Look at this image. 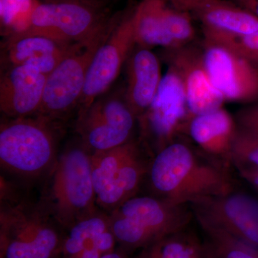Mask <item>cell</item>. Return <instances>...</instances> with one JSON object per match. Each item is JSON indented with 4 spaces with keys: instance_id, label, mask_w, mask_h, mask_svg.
<instances>
[{
    "instance_id": "20",
    "label": "cell",
    "mask_w": 258,
    "mask_h": 258,
    "mask_svg": "<svg viewBox=\"0 0 258 258\" xmlns=\"http://www.w3.org/2000/svg\"><path fill=\"white\" fill-rule=\"evenodd\" d=\"M145 258H205V246L186 230L163 237L142 249Z\"/></svg>"
},
{
    "instance_id": "23",
    "label": "cell",
    "mask_w": 258,
    "mask_h": 258,
    "mask_svg": "<svg viewBox=\"0 0 258 258\" xmlns=\"http://www.w3.org/2000/svg\"><path fill=\"white\" fill-rule=\"evenodd\" d=\"M37 0H0L2 25L8 31V36L25 31L30 25Z\"/></svg>"
},
{
    "instance_id": "17",
    "label": "cell",
    "mask_w": 258,
    "mask_h": 258,
    "mask_svg": "<svg viewBox=\"0 0 258 258\" xmlns=\"http://www.w3.org/2000/svg\"><path fill=\"white\" fill-rule=\"evenodd\" d=\"M238 125L235 117L225 108L195 115L187 133L205 154L225 166L232 164V152Z\"/></svg>"
},
{
    "instance_id": "25",
    "label": "cell",
    "mask_w": 258,
    "mask_h": 258,
    "mask_svg": "<svg viewBox=\"0 0 258 258\" xmlns=\"http://www.w3.org/2000/svg\"><path fill=\"white\" fill-rule=\"evenodd\" d=\"M235 117L240 128L258 135V101L241 108Z\"/></svg>"
},
{
    "instance_id": "16",
    "label": "cell",
    "mask_w": 258,
    "mask_h": 258,
    "mask_svg": "<svg viewBox=\"0 0 258 258\" xmlns=\"http://www.w3.org/2000/svg\"><path fill=\"white\" fill-rule=\"evenodd\" d=\"M88 45L57 41L38 35L22 37L6 40L5 58L8 67L29 66L48 76L66 57Z\"/></svg>"
},
{
    "instance_id": "24",
    "label": "cell",
    "mask_w": 258,
    "mask_h": 258,
    "mask_svg": "<svg viewBox=\"0 0 258 258\" xmlns=\"http://www.w3.org/2000/svg\"><path fill=\"white\" fill-rule=\"evenodd\" d=\"M232 164L258 166V135L238 126L232 152Z\"/></svg>"
},
{
    "instance_id": "31",
    "label": "cell",
    "mask_w": 258,
    "mask_h": 258,
    "mask_svg": "<svg viewBox=\"0 0 258 258\" xmlns=\"http://www.w3.org/2000/svg\"><path fill=\"white\" fill-rule=\"evenodd\" d=\"M59 1H67V0H43V2H59Z\"/></svg>"
},
{
    "instance_id": "6",
    "label": "cell",
    "mask_w": 258,
    "mask_h": 258,
    "mask_svg": "<svg viewBox=\"0 0 258 258\" xmlns=\"http://www.w3.org/2000/svg\"><path fill=\"white\" fill-rule=\"evenodd\" d=\"M43 208L25 203L2 205L0 257L57 258L63 239Z\"/></svg>"
},
{
    "instance_id": "19",
    "label": "cell",
    "mask_w": 258,
    "mask_h": 258,
    "mask_svg": "<svg viewBox=\"0 0 258 258\" xmlns=\"http://www.w3.org/2000/svg\"><path fill=\"white\" fill-rule=\"evenodd\" d=\"M201 22L203 29L247 35L258 31V18L248 10L225 0H215L197 6L190 11Z\"/></svg>"
},
{
    "instance_id": "12",
    "label": "cell",
    "mask_w": 258,
    "mask_h": 258,
    "mask_svg": "<svg viewBox=\"0 0 258 258\" xmlns=\"http://www.w3.org/2000/svg\"><path fill=\"white\" fill-rule=\"evenodd\" d=\"M204 61L214 86L225 101H258V70L249 60L215 42L203 40Z\"/></svg>"
},
{
    "instance_id": "28",
    "label": "cell",
    "mask_w": 258,
    "mask_h": 258,
    "mask_svg": "<svg viewBox=\"0 0 258 258\" xmlns=\"http://www.w3.org/2000/svg\"><path fill=\"white\" fill-rule=\"evenodd\" d=\"M241 8L248 10L258 18V0H236Z\"/></svg>"
},
{
    "instance_id": "10",
    "label": "cell",
    "mask_w": 258,
    "mask_h": 258,
    "mask_svg": "<svg viewBox=\"0 0 258 258\" xmlns=\"http://www.w3.org/2000/svg\"><path fill=\"white\" fill-rule=\"evenodd\" d=\"M136 45L135 20L130 6L91 61L79 103V114L87 111L113 84Z\"/></svg>"
},
{
    "instance_id": "27",
    "label": "cell",
    "mask_w": 258,
    "mask_h": 258,
    "mask_svg": "<svg viewBox=\"0 0 258 258\" xmlns=\"http://www.w3.org/2000/svg\"><path fill=\"white\" fill-rule=\"evenodd\" d=\"M172 4L179 9L189 12L196 8L197 6L210 2L215 1V0H171Z\"/></svg>"
},
{
    "instance_id": "18",
    "label": "cell",
    "mask_w": 258,
    "mask_h": 258,
    "mask_svg": "<svg viewBox=\"0 0 258 258\" xmlns=\"http://www.w3.org/2000/svg\"><path fill=\"white\" fill-rule=\"evenodd\" d=\"M132 8L137 46L171 48L169 32L177 12L171 0H142Z\"/></svg>"
},
{
    "instance_id": "8",
    "label": "cell",
    "mask_w": 258,
    "mask_h": 258,
    "mask_svg": "<svg viewBox=\"0 0 258 258\" xmlns=\"http://www.w3.org/2000/svg\"><path fill=\"white\" fill-rule=\"evenodd\" d=\"M157 96L138 124L144 144L154 154L176 142V137L187 132L190 113L184 86L174 68L167 66Z\"/></svg>"
},
{
    "instance_id": "1",
    "label": "cell",
    "mask_w": 258,
    "mask_h": 258,
    "mask_svg": "<svg viewBox=\"0 0 258 258\" xmlns=\"http://www.w3.org/2000/svg\"><path fill=\"white\" fill-rule=\"evenodd\" d=\"M226 168L204 160L187 144L174 142L154 155L148 176L154 197L189 205L235 190Z\"/></svg>"
},
{
    "instance_id": "21",
    "label": "cell",
    "mask_w": 258,
    "mask_h": 258,
    "mask_svg": "<svg viewBox=\"0 0 258 258\" xmlns=\"http://www.w3.org/2000/svg\"><path fill=\"white\" fill-rule=\"evenodd\" d=\"M111 228L109 215L96 211L81 219L69 230L63 239L62 254L63 258L76 255L92 244L97 235Z\"/></svg>"
},
{
    "instance_id": "5",
    "label": "cell",
    "mask_w": 258,
    "mask_h": 258,
    "mask_svg": "<svg viewBox=\"0 0 258 258\" xmlns=\"http://www.w3.org/2000/svg\"><path fill=\"white\" fill-rule=\"evenodd\" d=\"M52 120L37 115L3 122L0 127L2 168L25 178L38 177L50 171L57 159Z\"/></svg>"
},
{
    "instance_id": "11",
    "label": "cell",
    "mask_w": 258,
    "mask_h": 258,
    "mask_svg": "<svg viewBox=\"0 0 258 258\" xmlns=\"http://www.w3.org/2000/svg\"><path fill=\"white\" fill-rule=\"evenodd\" d=\"M201 227L218 229L258 248V200L234 191L190 204Z\"/></svg>"
},
{
    "instance_id": "30",
    "label": "cell",
    "mask_w": 258,
    "mask_h": 258,
    "mask_svg": "<svg viewBox=\"0 0 258 258\" xmlns=\"http://www.w3.org/2000/svg\"><path fill=\"white\" fill-rule=\"evenodd\" d=\"M252 64H254V67L258 70V55L255 57V59H254L253 62H252Z\"/></svg>"
},
{
    "instance_id": "4",
    "label": "cell",
    "mask_w": 258,
    "mask_h": 258,
    "mask_svg": "<svg viewBox=\"0 0 258 258\" xmlns=\"http://www.w3.org/2000/svg\"><path fill=\"white\" fill-rule=\"evenodd\" d=\"M120 13L109 18L101 0H67L39 3L25 31L8 40L38 35L69 43L89 44L113 26Z\"/></svg>"
},
{
    "instance_id": "33",
    "label": "cell",
    "mask_w": 258,
    "mask_h": 258,
    "mask_svg": "<svg viewBox=\"0 0 258 258\" xmlns=\"http://www.w3.org/2000/svg\"><path fill=\"white\" fill-rule=\"evenodd\" d=\"M128 2L129 3V5H130V6H132V4H133L134 0H128Z\"/></svg>"
},
{
    "instance_id": "22",
    "label": "cell",
    "mask_w": 258,
    "mask_h": 258,
    "mask_svg": "<svg viewBox=\"0 0 258 258\" xmlns=\"http://www.w3.org/2000/svg\"><path fill=\"white\" fill-rule=\"evenodd\" d=\"M208 236L206 252L212 258H258V248L218 229L202 227Z\"/></svg>"
},
{
    "instance_id": "32",
    "label": "cell",
    "mask_w": 258,
    "mask_h": 258,
    "mask_svg": "<svg viewBox=\"0 0 258 258\" xmlns=\"http://www.w3.org/2000/svg\"><path fill=\"white\" fill-rule=\"evenodd\" d=\"M137 258H145V257H144L143 252H142H142H141V254H139L138 257H137Z\"/></svg>"
},
{
    "instance_id": "9",
    "label": "cell",
    "mask_w": 258,
    "mask_h": 258,
    "mask_svg": "<svg viewBox=\"0 0 258 258\" xmlns=\"http://www.w3.org/2000/svg\"><path fill=\"white\" fill-rule=\"evenodd\" d=\"M117 21L91 43L66 57L47 76L41 106L37 115L55 120L79 105L91 61Z\"/></svg>"
},
{
    "instance_id": "15",
    "label": "cell",
    "mask_w": 258,
    "mask_h": 258,
    "mask_svg": "<svg viewBox=\"0 0 258 258\" xmlns=\"http://www.w3.org/2000/svg\"><path fill=\"white\" fill-rule=\"evenodd\" d=\"M125 69V101L139 120L152 105L160 86L163 78L160 61L152 49L136 45Z\"/></svg>"
},
{
    "instance_id": "2",
    "label": "cell",
    "mask_w": 258,
    "mask_h": 258,
    "mask_svg": "<svg viewBox=\"0 0 258 258\" xmlns=\"http://www.w3.org/2000/svg\"><path fill=\"white\" fill-rule=\"evenodd\" d=\"M188 206L137 195L109 214L111 229L125 252L144 249L166 236L186 230L194 215Z\"/></svg>"
},
{
    "instance_id": "3",
    "label": "cell",
    "mask_w": 258,
    "mask_h": 258,
    "mask_svg": "<svg viewBox=\"0 0 258 258\" xmlns=\"http://www.w3.org/2000/svg\"><path fill=\"white\" fill-rule=\"evenodd\" d=\"M51 172L44 207L52 220L69 230L97 210L91 153L84 145L64 150Z\"/></svg>"
},
{
    "instance_id": "29",
    "label": "cell",
    "mask_w": 258,
    "mask_h": 258,
    "mask_svg": "<svg viewBox=\"0 0 258 258\" xmlns=\"http://www.w3.org/2000/svg\"><path fill=\"white\" fill-rule=\"evenodd\" d=\"M128 252H125L123 249H115L114 252L103 256L101 258H128Z\"/></svg>"
},
{
    "instance_id": "7",
    "label": "cell",
    "mask_w": 258,
    "mask_h": 258,
    "mask_svg": "<svg viewBox=\"0 0 258 258\" xmlns=\"http://www.w3.org/2000/svg\"><path fill=\"white\" fill-rule=\"evenodd\" d=\"M91 161L97 206L109 213L137 196L151 164L135 139L109 150L91 153Z\"/></svg>"
},
{
    "instance_id": "26",
    "label": "cell",
    "mask_w": 258,
    "mask_h": 258,
    "mask_svg": "<svg viewBox=\"0 0 258 258\" xmlns=\"http://www.w3.org/2000/svg\"><path fill=\"white\" fill-rule=\"evenodd\" d=\"M235 166L241 177L258 191V166L248 165Z\"/></svg>"
},
{
    "instance_id": "14",
    "label": "cell",
    "mask_w": 258,
    "mask_h": 258,
    "mask_svg": "<svg viewBox=\"0 0 258 258\" xmlns=\"http://www.w3.org/2000/svg\"><path fill=\"white\" fill-rule=\"evenodd\" d=\"M47 76L25 66H8L0 81V110L9 118L36 115Z\"/></svg>"
},
{
    "instance_id": "13",
    "label": "cell",
    "mask_w": 258,
    "mask_h": 258,
    "mask_svg": "<svg viewBox=\"0 0 258 258\" xmlns=\"http://www.w3.org/2000/svg\"><path fill=\"white\" fill-rule=\"evenodd\" d=\"M162 57L167 66L174 68L179 75L192 117L223 107L225 100L210 79L202 48L191 43L164 49Z\"/></svg>"
}]
</instances>
